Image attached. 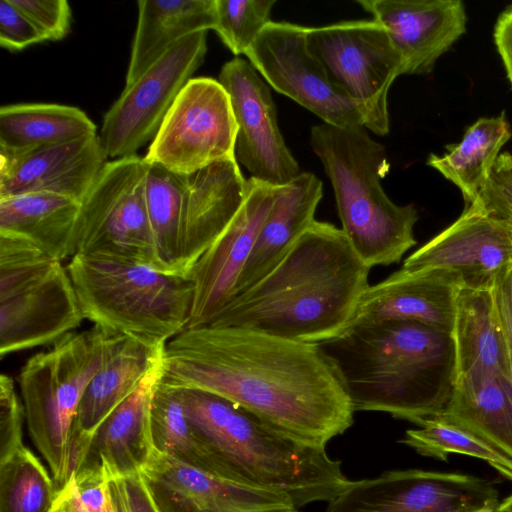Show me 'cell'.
I'll use <instances>...</instances> for the list:
<instances>
[{"label": "cell", "mask_w": 512, "mask_h": 512, "mask_svg": "<svg viewBox=\"0 0 512 512\" xmlns=\"http://www.w3.org/2000/svg\"><path fill=\"white\" fill-rule=\"evenodd\" d=\"M305 33L306 27L271 21L245 56L271 87L324 123L340 128L365 127L364 110L330 80L309 52Z\"/></svg>", "instance_id": "cell-14"}, {"label": "cell", "mask_w": 512, "mask_h": 512, "mask_svg": "<svg viewBox=\"0 0 512 512\" xmlns=\"http://www.w3.org/2000/svg\"><path fill=\"white\" fill-rule=\"evenodd\" d=\"M310 144L334 189L342 230L370 268L398 263L416 244L418 213L399 206L386 194L382 179L389 172L385 148L365 127L313 126Z\"/></svg>", "instance_id": "cell-5"}, {"label": "cell", "mask_w": 512, "mask_h": 512, "mask_svg": "<svg viewBox=\"0 0 512 512\" xmlns=\"http://www.w3.org/2000/svg\"><path fill=\"white\" fill-rule=\"evenodd\" d=\"M218 81L229 95L237 125L235 158L257 179L273 186L292 181L299 165L280 132L270 88L249 61L226 62Z\"/></svg>", "instance_id": "cell-15"}, {"label": "cell", "mask_w": 512, "mask_h": 512, "mask_svg": "<svg viewBox=\"0 0 512 512\" xmlns=\"http://www.w3.org/2000/svg\"><path fill=\"white\" fill-rule=\"evenodd\" d=\"M24 408L12 378L0 376V462L5 461L24 447Z\"/></svg>", "instance_id": "cell-38"}, {"label": "cell", "mask_w": 512, "mask_h": 512, "mask_svg": "<svg viewBox=\"0 0 512 512\" xmlns=\"http://www.w3.org/2000/svg\"><path fill=\"white\" fill-rule=\"evenodd\" d=\"M83 320L62 261L27 239L0 234V356L53 345Z\"/></svg>", "instance_id": "cell-8"}, {"label": "cell", "mask_w": 512, "mask_h": 512, "mask_svg": "<svg viewBox=\"0 0 512 512\" xmlns=\"http://www.w3.org/2000/svg\"><path fill=\"white\" fill-rule=\"evenodd\" d=\"M440 416L512 457V382L506 374L472 371L457 375Z\"/></svg>", "instance_id": "cell-26"}, {"label": "cell", "mask_w": 512, "mask_h": 512, "mask_svg": "<svg viewBox=\"0 0 512 512\" xmlns=\"http://www.w3.org/2000/svg\"><path fill=\"white\" fill-rule=\"evenodd\" d=\"M499 503L497 489L486 479L409 469L349 481L325 512H484Z\"/></svg>", "instance_id": "cell-13"}, {"label": "cell", "mask_w": 512, "mask_h": 512, "mask_svg": "<svg viewBox=\"0 0 512 512\" xmlns=\"http://www.w3.org/2000/svg\"><path fill=\"white\" fill-rule=\"evenodd\" d=\"M354 411H379L419 425L443 412L455 379L451 333L411 321L349 326L324 342Z\"/></svg>", "instance_id": "cell-3"}, {"label": "cell", "mask_w": 512, "mask_h": 512, "mask_svg": "<svg viewBox=\"0 0 512 512\" xmlns=\"http://www.w3.org/2000/svg\"><path fill=\"white\" fill-rule=\"evenodd\" d=\"M97 134V127L77 107L22 103L0 108V156Z\"/></svg>", "instance_id": "cell-30"}, {"label": "cell", "mask_w": 512, "mask_h": 512, "mask_svg": "<svg viewBox=\"0 0 512 512\" xmlns=\"http://www.w3.org/2000/svg\"><path fill=\"white\" fill-rule=\"evenodd\" d=\"M117 478L129 512H160L141 472Z\"/></svg>", "instance_id": "cell-41"}, {"label": "cell", "mask_w": 512, "mask_h": 512, "mask_svg": "<svg viewBox=\"0 0 512 512\" xmlns=\"http://www.w3.org/2000/svg\"><path fill=\"white\" fill-rule=\"evenodd\" d=\"M484 512H503V511L499 510L498 507H496L494 509L487 510V511H484Z\"/></svg>", "instance_id": "cell-47"}, {"label": "cell", "mask_w": 512, "mask_h": 512, "mask_svg": "<svg viewBox=\"0 0 512 512\" xmlns=\"http://www.w3.org/2000/svg\"><path fill=\"white\" fill-rule=\"evenodd\" d=\"M164 348L120 336L81 399L73 431V469L100 424L160 362Z\"/></svg>", "instance_id": "cell-24"}, {"label": "cell", "mask_w": 512, "mask_h": 512, "mask_svg": "<svg viewBox=\"0 0 512 512\" xmlns=\"http://www.w3.org/2000/svg\"><path fill=\"white\" fill-rule=\"evenodd\" d=\"M84 319L163 347L188 327L193 284L145 263L75 254L66 266Z\"/></svg>", "instance_id": "cell-6"}, {"label": "cell", "mask_w": 512, "mask_h": 512, "mask_svg": "<svg viewBox=\"0 0 512 512\" xmlns=\"http://www.w3.org/2000/svg\"><path fill=\"white\" fill-rule=\"evenodd\" d=\"M141 473L160 512H267L295 508L286 495L210 474L157 450Z\"/></svg>", "instance_id": "cell-18"}, {"label": "cell", "mask_w": 512, "mask_h": 512, "mask_svg": "<svg viewBox=\"0 0 512 512\" xmlns=\"http://www.w3.org/2000/svg\"><path fill=\"white\" fill-rule=\"evenodd\" d=\"M43 34L46 41L64 38L71 24V8L66 0H11Z\"/></svg>", "instance_id": "cell-39"}, {"label": "cell", "mask_w": 512, "mask_h": 512, "mask_svg": "<svg viewBox=\"0 0 512 512\" xmlns=\"http://www.w3.org/2000/svg\"><path fill=\"white\" fill-rule=\"evenodd\" d=\"M495 297L504 329L512 382V269L504 272L495 285Z\"/></svg>", "instance_id": "cell-42"}, {"label": "cell", "mask_w": 512, "mask_h": 512, "mask_svg": "<svg viewBox=\"0 0 512 512\" xmlns=\"http://www.w3.org/2000/svg\"><path fill=\"white\" fill-rule=\"evenodd\" d=\"M476 203L486 214L512 223V154L501 153Z\"/></svg>", "instance_id": "cell-37"}, {"label": "cell", "mask_w": 512, "mask_h": 512, "mask_svg": "<svg viewBox=\"0 0 512 512\" xmlns=\"http://www.w3.org/2000/svg\"><path fill=\"white\" fill-rule=\"evenodd\" d=\"M494 41L512 85V4L499 15L496 21Z\"/></svg>", "instance_id": "cell-43"}, {"label": "cell", "mask_w": 512, "mask_h": 512, "mask_svg": "<svg viewBox=\"0 0 512 512\" xmlns=\"http://www.w3.org/2000/svg\"><path fill=\"white\" fill-rule=\"evenodd\" d=\"M107 159L97 134L0 156V199L45 192L81 203Z\"/></svg>", "instance_id": "cell-20"}, {"label": "cell", "mask_w": 512, "mask_h": 512, "mask_svg": "<svg viewBox=\"0 0 512 512\" xmlns=\"http://www.w3.org/2000/svg\"><path fill=\"white\" fill-rule=\"evenodd\" d=\"M121 335L94 325L30 357L18 376L29 436L61 490L73 473V431L85 390Z\"/></svg>", "instance_id": "cell-7"}, {"label": "cell", "mask_w": 512, "mask_h": 512, "mask_svg": "<svg viewBox=\"0 0 512 512\" xmlns=\"http://www.w3.org/2000/svg\"><path fill=\"white\" fill-rule=\"evenodd\" d=\"M451 335L455 348V376L479 370L510 376L508 347L495 287L489 290L461 289Z\"/></svg>", "instance_id": "cell-28"}, {"label": "cell", "mask_w": 512, "mask_h": 512, "mask_svg": "<svg viewBox=\"0 0 512 512\" xmlns=\"http://www.w3.org/2000/svg\"><path fill=\"white\" fill-rule=\"evenodd\" d=\"M511 136L504 112L497 117L480 118L467 129L459 143L447 146L448 152L442 156L431 154L427 164L460 189L468 206L476 200L501 148Z\"/></svg>", "instance_id": "cell-31"}, {"label": "cell", "mask_w": 512, "mask_h": 512, "mask_svg": "<svg viewBox=\"0 0 512 512\" xmlns=\"http://www.w3.org/2000/svg\"><path fill=\"white\" fill-rule=\"evenodd\" d=\"M161 381L223 397L300 442L325 447L353 424L342 376L319 344L237 328H186L165 345Z\"/></svg>", "instance_id": "cell-1"}, {"label": "cell", "mask_w": 512, "mask_h": 512, "mask_svg": "<svg viewBox=\"0 0 512 512\" xmlns=\"http://www.w3.org/2000/svg\"><path fill=\"white\" fill-rule=\"evenodd\" d=\"M279 186L247 179L238 212L186 274L193 284L187 328L209 324L234 298L237 283L275 201Z\"/></svg>", "instance_id": "cell-16"}, {"label": "cell", "mask_w": 512, "mask_h": 512, "mask_svg": "<svg viewBox=\"0 0 512 512\" xmlns=\"http://www.w3.org/2000/svg\"><path fill=\"white\" fill-rule=\"evenodd\" d=\"M237 125L228 93L218 80L191 78L178 94L152 140L153 163L189 175L235 157Z\"/></svg>", "instance_id": "cell-11"}, {"label": "cell", "mask_w": 512, "mask_h": 512, "mask_svg": "<svg viewBox=\"0 0 512 512\" xmlns=\"http://www.w3.org/2000/svg\"><path fill=\"white\" fill-rule=\"evenodd\" d=\"M207 31L190 34L125 88L106 112L100 141L107 158H124L153 140L178 94L201 66Z\"/></svg>", "instance_id": "cell-12"}, {"label": "cell", "mask_w": 512, "mask_h": 512, "mask_svg": "<svg viewBox=\"0 0 512 512\" xmlns=\"http://www.w3.org/2000/svg\"><path fill=\"white\" fill-rule=\"evenodd\" d=\"M309 52L330 80L364 110L365 128L389 132L388 92L402 75V60L386 29L374 19L306 28Z\"/></svg>", "instance_id": "cell-10"}, {"label": "cell", "mask_w": 512, "mask_h": 512, "mask_svg": "<svg viewBox=\"0 0 512 512\" xmlns=\"http://www.w3.org/2000/svg\"><path fill=\"white\" fill-rule=\"evenodd\" d=\"M81 203L58 194L29 193L0 199V234L27 239L52 258L76 254Z\"/></svg>", "instance_id": "cell-29"}, {"label": "cell", "mask_w": 512, "mask_h": 512, "mask_svg": "<svg viewBox=\"0 0 512 512\" xmlns=\"http://www.w3.org/2000/svg\"><path fill=\"white\" fill-rule=\"evenodd\" d=\"M370 269L342 229L315 220L266 276L207 325L322 344L350 325Z\"/></svg>", "instance_id": "cell-2"}, {"label": "cell", "mask_w": 512, "mask_h": 512, "mask_svg": "<svg viewBox=\"0 0 512 512\" xmlns=\"http://www.w3.org/2000/svg\"><path fill=\"white\" fill-rule=\"evenodd\" d=\"M463 288L461 276L452 270L409 273L399 269L368 287L349 326L411 321L452 333Z\"/></svg>", "instance_id": "cell-21"}, {"label": "cell", "mask_w": 512, "mask_h": 512, "mask_svg": "<svg viewBox=\"0 0 512 512\" xmlns=\"http://www.w3.org/2000/svg\"><path fill=\"white\" fill-rule=\"evenodd\" d=\"M178 389L190 424L236 482L286 495L297 509L329 502L350 481L325 447L291 438L213 393Z\"/></svg>", "instance_id": "cell-4"}, {"label": "cell", "mask_w": 512, "mask_h": 512, "mask_svg": "<svg viewBox=\"0 0 512 512\" xmlns=\"http://www.w3.org/2000/svg\"><path fill=\"white\" fill-rule=\"evenodd\" d=\"M147 170L148 162L138 155L106 162L80 205L76 254L136 261L157 269L146 209Z\"/></svg>", "instance_id": "cell-9"}, {"label": "cell", "mask_w": 512, "mask_h": 512, "mask_svg": "<svg viewBox=\"0 0 512 512\" xmlns=\"http://www.w3.org/2000/svg\"><path fill=\"white\" fill-rule=\"evenodd\" d=\"M321 198L322 182L311 172H301L289 183L278 187L234 297L255 285L281 261L315 221Z\"/></svg>", "instance_id": "cell-25"}, {"label": "cell", "mask_w": 512, "mask_h": 512, "mask_svg": "<svg viewBox=\"0 0 512 512\" xmlns=\"http://www.w3.org/2000/svg\"><path fill=\"white\" fill-rule=\"evenodd\" d=\"M59 490L26 446L0 462V512H50Z\"/></svg>", "instance_id": "cell-35"}, {"label": "cell", "mask_w": 512, "mask_h": 512, "mask_svg": "<svg viewBox=\"0 0 512 512\" xmlns=\"http://www.w3.org/2000/svg\"><path fill=\"white\" fill-rule=\"evenodd\" d=\"M126 85L184 37L213 29L216 0H139Z\"/></svg>", "instance_id": "cell-27"}, {"label": "cell", "mask_w": 512, "mask_h": 512, "mask_svg": "<svg viewBox=\"0 0 512 512\" xmlns=\"http://www.w3.org/2000/svg\"><path fill=\"white\" fill-rule=\"evenodd\" d=\"M401 443L417 453L447 460L450 453L464 454L488 462L512 481V457L477 434L440 416L423 420L418 428L406 431Z\"/></svg>", "instance_id": "cell-34"}, {"label": "cell", "mask_w": 512, "mask_h": 512, "mask_svg": "<svg viewBox=\"0 0 512 512\" xmlns=\"http://www.w3.org/2000/svg\"><path fill=\"white\" fill-rule=\"evenodd\" d=\"M50 512H88L79 498L73 477L59 490Z\"/></svg>", "instance_id": "cell-44"}, {"label": "cell", "mask_w": 512, "mask_h": 512, "mask_svg": "<svg viewBox=\"0 0 512 512\" xmlns=\"http://www.w3.org/2000/svg\"><path fill=\"white\" fill-rule=\"evenodd\" d=\"M380 23L402 60L403 74H429L466 31L460 0H358Z\"/></svg>", "instance_id": "cell-19"}, {"label": "cell", "mask_w": 512, "mask_h": 512, "mask_svg": "<svg viewBox=\"0 0 512 512\" xmlns=\"http://www.w3.org/2000/svg\"><path fill=\"white\" fill-rule=\"evenodd\" d=\"M150 417L157 451L189 466L236 482L228 468L190 424L179 389L163 383L161 378L152 396Z\"/></svg>", "instance_id": "cell-32"}, {"label": "cell", "mask_w": 512, "mask_h": 512, "mask_svg": "<svg viewBox=\"0 0 512 512\" xmlns=\"http://www.w3.org/2000/svg\"><path fill=\"white\" fill-rule=\"evenodd\" d=\"M275 3L274 0H216L213 30L236 57L245 55L271 22Z\"/></svg>", "instance_id": "cell-36"}, {"label": "cell", "mask_w": 512, "mask_h": 512, "mask_svg": "<svg viewBox=\"0 0 512 512\" xmlns=\"http://www.w3.org/2000/svg\"><path fill=\"white\" fill-rule=\"evenodd\" d=\"M246 183L235 157L185 175L181 235L185 274L232 221L244 200Z\"/></svg>", "instance_id": "cell-23"}, {"label": "cell", "mask_w": 512, "mask_h": 512, "mask_svg": "<svg viewBox=\"0 0 512 512\" xmlns=\"http://www.w3.org/2000/svg\"><path fill=\"white\" fill-rule=\"evenodd\" d=\"M267 512H299V511L296 508H293V509L275 510V511H267Z\"/></svg>", "instance_id": "cell-46"}, {"label": "cell", "mask_w": 512, "mask_h": 512, "mask_svg": "<svg viewBox=\"0 0 512 512\" xmlns=\"http://www.w3.org/2000/svg\"><path fill=\"white\" fill-rule=\"evenodd\" d=\"M161 360L100 424L76 461L73 472L79 468H103L107 477H125L147 466L156 452L150 409L155 387L162 376Z\"/></svg>", "instance_id": "cell-22"}, {"label": "cell", "mask_w": 512, "mask_h": 512, "mask_svg": "<svg viewBox=\"0 0 512 512\" xmlns=\"http://www.w3.org/2000/svg\"><path fill=\"white\" fill-rule=\"evenodd\" d=\"M46 41L32 21L11 0L0 2V45L10 51Z\"/></svg>", "instance_id": "cell-40"}, {"label": "cell", "mask_w": 512, "mask_h": 512, "mask_svg": "<svg viewBox=\"0 0 512 512\" xmlns=\"http://www.w3.org/2000/svg\"><path fill=\"white\" fill-rule=\"evenodd\" d=\"M498 509L503 512H512V494L499 503Z\"/></svg>", "instance_id": "cell-45"}, {"label": "cell", "mask_w": 512, "mask_h": 512, "mask_svg": "<svg viewBox=\"0 0 512 512\" xmlns=\"http://www.w3.org/2000/svg\"><path fill=\"white\" fill-rule=\"evenodd\" d=\"M185 175L148 163L146 209L154 239L156 267L186 275L182 265V213Z\"/></svg>", "instance_id": "cell-33"}, {"label": "cell", "mask_w": 512, "mask_h": 512, "mask_svg": "<svg viewBox=\"0 0 512 512\" xmlns=\"http://www.w3.org/2000/svg\"><path fill=\"white\" fill-rule=\"evenodd\" d=\"M457 272L466 289L489 290L512 269V223L486 214L476 203L404 261L401 270Z\"/></svg>", "instance_id": "cell-17"}]
</instances>
